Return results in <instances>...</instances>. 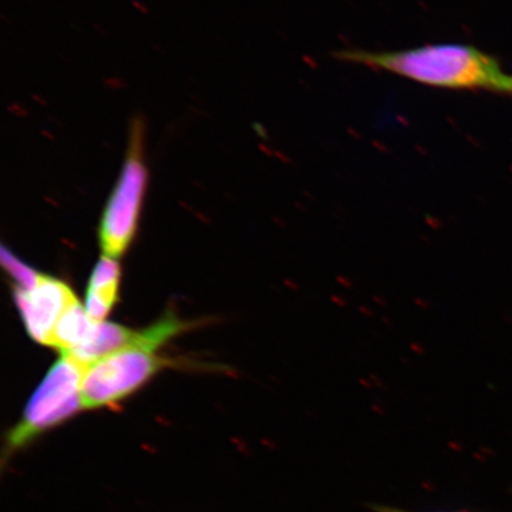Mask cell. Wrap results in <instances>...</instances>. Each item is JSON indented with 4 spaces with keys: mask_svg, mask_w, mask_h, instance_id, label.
<instances>
[{
    "mask_svg": "<svg viewBox=\"0 0 512 512\" xmlns=\"http://www.w3.org/2000/svg\"><path fill=\"white\" fill-rule=\"evenodd\" d=\"M99 322L89 317L79 299L69 307L57 324L51 347L63 355H76L93 341Z\"/></svg>",
    "mask_w": 512,
    "mask_h": 512,
    "instance_id": "cell-7",
    "label": "cell"
},
{
    "mask_svg": "<svg viewBox=\"0 0 512 512\" xmlns=\"http://www.w3.org/2000/svg\"><path fill=\"white\" fill-rule=\"evenodd\" d=\"M336 59L402 76L421 85L453 91H486L512 96V74L496 57L469 44H426L396 51L343 49Z\"/></svg>",
    "mask_w": 512,
    "mask_h": 512,
    "instance_id": "cell-1",
    "label": "cell"
},
{
    "mask_svg": "<svg viewBox=\"0 0 512 512\" xmlns=\"http://www.w3.org/2000/svg\"><path fill=\"white\" fill-rule=\"evenodd\" d=\"M87 364L61 355L25 407L22 419L8 435L6 448L16 452L32 440L78 414L82 406L81 383Z\"/></svg>",
    "mask_w": 512,
    "mask_h": 512,
    "instance_id": "cell-3",
    "label": "cell"
},
{
    "mask_svg": "<svg viewBox=\"0 0 512 512\" xmlns=\"http://www.w3.org/2000/svg\"><path fill=\"white\" fill-rule=\"evenodd\" d=\"M156 350L143 343L133 344L87 364L81 383L83 409L117 405L142 388L170 363Z\"/></svg>",
    "mask_w": 512,
    "mask_h": 512,
    "instance_id": "cell-4",
    "label": "cell"
},
{
    "mask_svg": "<svg viewBox=\"0 0 512 512\" xmlns=\"http://www.w3.org/2000/svg\"><path fill=\"white\" fill-rule=\"evenodd\" d=\"M376 510L379 512H407V511H403L400 509L387 508V507H379V508H376Z\"/></svg>",
    "mask_w": 512,
    "mask_h": 512,
    "instance_id": "cell-9",
    "label": "cell"
},
{
    "mask_svg": "<svg viewBox=\"0 0 512 512\" xmlns=\"http://www.w3.org/2000/svg\"><path fill=\"white\" fill-rule=\"evenodd\" d=\"M121 268L115 259L104 256L96 264L89 280L86 296V311L94 322H105L117 303Z\"/></svg>",
    "mask_w": 512,
    "mask_h": 512,
    "instance_id": "cell-6",
    "label": "cell"
},
{
    "mask_svg": "<svg viewBox=\"0 0 512 512\" xmlns=\"http://www.w3.org/2000/svg\"><path fill=\"white\" fill-rule=\"evenodd\" d=\"M14 297L29 336L46 347H51L64 313L78 300L66 283L44 274L31 290L15 286Z\"/></svg>",
    "mask_w": 512,
    "mask_h": 512,
    "instance_id": "cell-5",
    "label": "cell"
},
{
    "mask_svg": "<svg viewBox=\"0 0 512 512\" xmlns=\"http://www.w3.org/2000/svg\"><path fill=\"white\" fill-rule=\"evenodd\" d=\"M2 264L12 279L15 280V286L22 288V290H31L42 275L17 259L16 255L9 252L5 247L2 248Z\"/></svg>",
    "mask_w": 512,
    "mask_h": 512,
    "instance_id": "cell-8",
    "label": "cell"
},
{
    "mask_svg": "<svg viewBox=\"0 0 512 512\" xmlns=\"http://www.w3.org/2000/svg\"><path fill=\"white\" fill-rule=\"evenodd\" d=\"M149 177L146 124L142 115L137 114L128 125L124 162L100 220V245L107 258L118 260L131 246L142 216Z\"/></svg>",
    "mask_w": 512,
    "mask_h": 512,
    "instance_id": "cell-2",
    "label": "cell"
}]
</instances>
